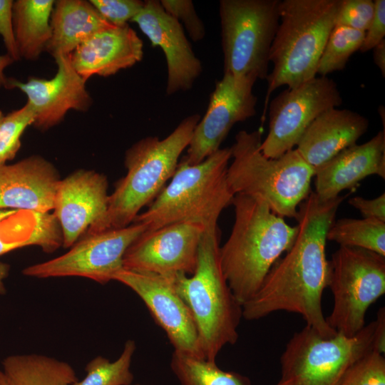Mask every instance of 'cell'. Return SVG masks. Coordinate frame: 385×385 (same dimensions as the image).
<instances>
[{"label": "cell", "instance_id": "6da1fadb", "mask_svg": "<svg viewBox=\"0 0 385 385\" xmlns=\"http://www.w3.org/2000/svg\"><path fill=\"white\" fill-rule=\"evenodd\" d=\"M346 196L322 201L311 191L300 203L295 217L297 236L285 256L270 269L257 293L242 306L244 319L258 320L286 311L302 316L307 326L324 337L337 334L327 322L322 299L329 282L327 234Z\"/></svg>", "mask_w": 385, "mask_h": 385}, {"label": "cell", "instance_id": "7a4b0ae2", "mask_svg": "<svg viewBox=\"0 0 385 385\" xmlns=\"http://www.w3.org/2000/svg\"><path fill=\"white\" fill-rule=\"evenodd\" d=\"M231 203L235 222L229 238L220 247V262L228 286L242 306L292 247L299 228L272 212L261 199L237 194Z\"/></svg>", "mask_w": 385, "mask_h": 385}, {"label": "cell", "instance_id": "3957f363", "mask_svg": "<svg viewBox=\"0 0 385 385\" xmlns=\"http://www.w3.org/2000/svg\"><path fill=\"white\" fill-rule=\"evenodd\" d=\"M200 115L185 117L166 138H144L129 148L125 154V177L109 195L103 216L85 234L125 227L132 224L147 205H150L173 177L178 159L191 140ZM84 234V235H85Z\"/></svg>", "mask_w": 385, "mask_h": 385}, {"label": "cell", "instance_id": "277c9868", "mask_svg": "<svg viewBox=\"0 0 385 385\" xmlns=\"http://www.w3.org/2000/svg\"><path fill=\"white\" fill-rule=\"evenodd\" d=\"M172 280L192 314L204 357L215 361L225 346L237 342L242 317V306L221 269L217 227L205 230L192 276L178 273L172 276Z\"/></svg>", "mask_w": 385, "mask_h": 385}, {"label": "cell", "instance_id": "5b68a950", "mask_svg": "<svg viewBox=\"0 0 385 385\" xmlns=\"http://www.w3.org/2000/svg\"><path fill=\"white\" fill-rule=\"evenodd\" d=\"M260 130H240L230 148L232 162L227 180L235 195L259 198L281 217L295 218L300 203L311 192L315 170L294 148L277 158L265 157L261 150Z\"/></svg>", "mask_w": 385, "mask_h": 385}, {"label": "cell", "instance_id": "8992f818", "mask_svg": "<svg viewBox=\"0 0 385 385\" xmlns=\"http://www.w3.org/2000/svg\"><path fill=\"white\" fill-rule=\"evenodd\" d=\"M342 0H280L279 25L269 60L265 110L271 93L317 76L319 58L335 26Z\"/></svg>", "mask_w": 385, "mask_h": 385}, {"label": "cell", "instance_id": "52a82bcc", "mask_svg": "<svg viewBox=\"0 0 385 385\" xmlns=\"http://www.w3.org/2000/svg\"><path fill=\"white\" fill-rule=\"evenodd\" d=\"M230 158V148H225L197 164L183 159L170 183L133 222L145 225L146 231L183 222L217 227L220 215L234 197L227 180Z\"/></svg>", "mask_w": 385, "mask_h": 385}, {"label": "cell", "instance_id": "ba28073f", "mask_svg": "<svg viewBox=\"0 0 385 385\" xmlns=\"http://www.w3.org/2000/svg\"><path fill=\"white\" fill-rule=\"evenodd\" d=\"M280 0H221L219 15L224 73L266 80L279 25Z\"/></svg>", "mask_w": 385, "mask_h": 385}, {"label": "cell", "instance_id": "9c48e42d", "mask_svg": "<svg viewBox=\"0 0 385 385\" xmlns=\"http://www.w3.org/2000/svg\"><path fill=\"white\" fill-rule=\"evenodd\" d=\"M375 321L356 334L324 337L305 326L286 344L280 357V379L292 385H341L351 365L372 350Z\"/></svg>", "mask_w": 385, "mask_h": 385}, {"label": "cell", "instance_id": "30bf717a", "mask_svg": "<svg viewBox=\"0 0 385 385\" xmlns=\"http://www.w3.org/2000/svg\"><path fill=\"white\" fill-rule=\"evenodd\" d=\"M328 287L334 304L327 324L343 335L356 334L366 325L369 307L385 294V256L339 246L329 261Z\"/></svg>", "mask_w": 385, "mask_h": 385}, {"label": "cell", "instance_id": "8fae6325", "mask_svg": "<svg viewBox=\"0 0 385 385\" xmlns=\"http://www.w3.org/2000/svg\"><path fill=\"white\" fill-rule=\"evenodd\" d=\"M343 103L337 83L316 76L278 94L269 106V130L260 150L277 158L294 149L310 123L321 113Z\"/></svg>", "mask_w": 385, "mask_h": 385}, {"label": "cell", "instance_id": "7c38bea8", "mask_svg": "<svg viewBox=\"0 0 385 385\" xmlns=\"http://www.w3.org/2000/svg\"><path fill=\"white\" fill-rule=\"evenodd\" d=\"M145 230V225L133 222L123 228L83 235L63 255L30 265L22 273L39 279L81 277L106 284L123 268L127 249Z\"/></svg>", "mask_w": 385, "mask_h": 385}, {"label": "cell", "instance_id": "4fadbf2b", "mask_svg": "<svg viewBox=\"0 0 385 385\" xmlns=\"http://www.w3.org/2000/svg\"><path fill=\"white\" fill-rule=\"evenodd\" d=\"M257 80L224 73L216 82L205 115L192 133L183 160L197 164L218 150L232 126L256 113L257 98L253 93Z\"/></svg>", "mask_w": 385, "mask_h": 385}, {"label": "cell", "instance_id": "5bb4252c", "mask_svg": "<svg viewBox=\"0 0 385 385\" xmlns=\"http://www.w3.org/2000/svg\"><path fill=\"white\" fill-rule=\"evenodd\" d=\"M205 230L200 223L183 222L145 230L127 249L123 268L163 276L192 274Z\"/></svg>", "mask_w": 385, "mask_h": 385}, {"label": "cell", "instance_id": "9a60e30c", "mask_svg": "<svg viewBox=\"0 0 385 385\" xmlns=\"http://www.w3.org/2000/svg\"><path fill=\"white\" fill-rule=\"evenodd\" d=\"M172 276L122 268L113 280L127 286L143 300L174 350L204 357L193 317L175 291Z\"/></svg>", "mask_w": 385, "mask_h": 385}, {"label": "cell", "instance_id": "2e32d148", "mask_svg": "<svg viewBox=\"0 0 385 385\" xmlns=\"http://www.w3.org/2000/svg\"><path fill=\"white\" fill-rule=\"evenodd\" d=\"M57 71L49 79L30 76L26 82L8 78L6 89L17 88L27 96L35 113L34 125L41 130L60 123L70 110L87 111L92 98L86 81L76 72L69 56L53 57Z\"/></svg>", "mask_w": 385, "mask_h": 385}, {"label": "cell", "instance_id": "e0dca14e", "mask_svg": "<svg viewBox=\"0 0 385 385\" xmlns=\"http://www.w3.org/2000/svg\"><path fill=\"white\" fill-rule=\"evenodd\" d=\"M105 175L80 169L60 180L53 215L63 235V246L71 247L105 214L109 195Z\"/></svg>", "mask_w": 385, "mask_h": 385}, {"label": "cell", "instance_id": "ac0fdd59", "mask_svg": "<svg viewBox=\"0 0 385 385\" xmlns=\"http://www.w3.org/2000/svg\"><path fill=\"white\" fill-rule=\"evenodd\" d=\"M153 46L165 54L168 68L166 93L192 87L202 73V64L185 36L182 24L165 11L160 1L148 0L132 19Z\"/></svg>", "mask_w": 385, "mask_h": 385}, {"label": "cell", "instance_id": "d6986e66", "mask_svg": "<svg viewBox=\"0 0 385 385\" xmlns=\"http://www.w3.org/2000/svg\"><path fill=\"white\" fill-rule=\"evenodd\" d=\"M61 179L54 165L40 155L0 165V209L49 212Z\"/></svg>", "mask_w": 385, "mask_h": 385}, {"label": "cell", "instance_id": "ffe728a7", "mask_svg": "<svg viewBox=\"0 0 385 385\" xmlns=\"http://www.w3.org/2000/svg\"><path fill=\"white\" fill-rule=\"evenodd\" d=\"M384 128L367 142L342 150L315 169L314 193L319 200L334 199L369 175L385 178Z\"/></svg>", "mask_w": 385, "mask_h": 385}, {"label": "cell", "instance_id": "44dd1931", "mask_svg": "<svg viewBox=\"0 0 385 385\" xmlns=\"http://www.w3.org/2000/svg\"><path fill=\"white\" fill-rule=\"evenodd\" d=\"M68 56L86 81L94 75L108 77L134 66L143 58V43L128 24L111 26L91 36Z\"/></svg>", "mask_w": 385, "mask_h": 385}, {"label": "cell", "instance_id": "7402d4cb", "mask_svg": "<svg viewBox=\"0 0 385 385\" xmlns=\"http://www.w3.org/2000/svg\"><path fill=\"white\" fill-rule=\"evenodd\" d=\"M369 125L366 117L357 112L330 108L310 123L295 148L315 170L342 150L356 144Z\"/></svg>", "mask_w": 385, "mask_h": 385}, {"label": "cell", "instance_id": "603a6c76", "mask_svg": "<svg viewBox=\"0 0 385 385\" xmlns=\"http://www.w3.org/2000/svg\"><path fill=\"white\" fill-rule=\"evenodd\" d=\"M52 35L46 51L53 57L68 56L96 33L114 26L89 1H55L51 16Z\"/></svg>", "mask_w": 385, "mask_h": 385}, {"label": "cell", "instance_id": "cb8c5ba5", "mask_svg": "<svg viewBox=\"0 0 385 385\" xmlns=\"http://www.w3.org/2000/svg\"><path fill=\"white\" fill-rule=\"evenodd\" d=\"M29 245L53 252L63 245L60 225L53 214L0 209V256Z\"/></svg>", "mask_w": 385, "mask_h": 385}, {"label": "cell", "instance_id": "d4e9b609", "mask_svg": "<svg viewBox=\"0 0 385 385\" xmlns=\"http://www.w3.org/2000/svg\"><path fill=\"white\" fill-rule=\"evenodd\" d=\"M53 0H16L13 4V25L21 58L35 61L46 51L52 30Z\"/></svg>", "mask_w": 385, "mask_h": 385}, {"label": "cell", "instance_id": "484cf974", "mask_svg": "<svg viewBox=\"0 0 385 385\" xmlns=\"http://www.w3.org/2000/svg\"><path fill=\"white\" fill-rule=\"evenodd\" d=\"M2 369L8 385H73L78 379L70 364L41 354L9 356Z\"/></svg>", "mask_w": 385, "mask_h": 385}, {"label": "cell", "instance_id": "4316f807", "mask_svg": "<svg viewBox=\"0 0 385 385\" xmlns=\"http://www.w3.org/2000/svg\"><path fill=\"white\" fill-rule=\"evenodd\" d=\"M170 368L180 385H252L250 379L220 369L215 361L174 350Z\"/></svg>", "mask_w": 385, "mask_h": 385}, {"label": "cell", "instance_id": "83f0119b", "mask_svg": "<svg viewBox=\"0 0 385 385\" xmlns=\"http://www.w3.org/2000/svg\"><path fill=\"white\" fill-rule=\"evenodd\" d=\"M327 240L385 256V222L364 217L339 219L330 226Z\"/></svg>", "mask_w": 385, "mask_h": 385}, {"label": "cell", "instance_id": "f1b7e54d", "mask_svg": "<svg viewBox=\"0 0 385 385\" xmlns=\"http://www.w3.org/2000/svg\"><path fill=\"white\" fill-rule=\"evenodd\" d=\"M135 349V342L128 339L115 361L102 356L94 357L86 366V376L73 385H130L133 380L130 367Z\"/></svg>", "mask_w": 385, "mask_h": 385}, {"label": "cell", "instance_id": "f546056e", "mask_svg": "<svg viewBox=\"0 0 385 385\" xmlns=\"http://www.w3.org/2000/svg\"><path fill=\"white\" fill-rule=\"evenodd\" d=\"M365 33L335 25L319 60L317 75H327L343 70L350 57L360 50Z\"/></svg>", "mask_w": 385, "mask_h": 385}, {"label": "cell", "instance_id": "4dcf8cb0", "mask_svg": "<svg viewBox=\"0 0 385 385\" xmlns=\"http://www.w3.org/2000/svg\"><path fill=\"white\" fill-rule=\"evenodd\" d=\"M34 120V111L28 102L4 115L0 121V165L16 156L21 148L23 133Z\"/></svg>", "mask_w": 385, "mask_h": 385}, {"label": "cell", "instance_id": "1f68e13d", "mask_svg": "<svg viewBox=\"0 0 385 385\" xmlns=\"http://www.w3.org/2000/svg\"><path fill=\"white\" fill-rule=\"evenodd\" d=\"M341 385H385V358L371 350L348 369Z\"/></svg>", "mask_w": 385, "mask_h": 385}, {"label": "cell", "instance_id": "d6a6232c", "mask_svg": "<svg viewBox=\"0 0 385 385\" xmlns=\"http://www.w3.org/2000/svg\"><path fill=\"white\" fill-rule=\"evenodd\" d=\"M374 13L372 0H342L335 19V25L348 27L365 33Z\"/></svg>", "mask_w": 385, "mask_h": 385}, {"label": "cell", "instance_id": "836d02e7", "mask_svg": "<svg viewBox=\"0 0 385 385\" xmlns=\"http://www.w3.org/2000/svg\"><path fill=\"white\" fill-rule=\"evenodd\" d=\"M160 3L166 13L185 26L190 37L194 41L202 40L205 36L203 22L196 13L190 0H162Z\"/></svg>", "mask_w": 385, "mask_h": 385}, {"label": "cell", "instance_id": "e575fe53", "mask_svg": "<svg viewBox=\"0 0 385 385\" xmlns=\"http://www.w3.org/2000/svg\"><path fill=\"white\" fill-rule=\"evenodd\" d=\"M98 12L114 26H123L138 14L144 5L139 0H91Z\"/></svg>", "mask_w": 385, "mask_h": 385}, {"label": "cell", "instance_id": "d590c367", "mask_svg": "<svg viewBox=\"0 0 385 385\" xmlns=\"http://www.w3.org/2000/svg\"><path fill=\"white\" fill-rule=\"evenodd\" d=\"M372 20L365 31L364 41L359 51L366 52L385 40V1L375 0Z\"/></svg>", "mask_w": 385, "mask_h": 385}, {"label": "cell", "instance_id": "8d00e7d4", "mask_svg": "<svg viewBox=\"0 0 385 385\" xmlns=\"http://www.w3.org/2000/svg\"><path fill=\"white\" fill-rule=\"evenodd\" d=\"M13 4L12 0H0V36L9 54L12 59L19 61V56L13 25Z\"/></svg>", "mask_w": 385, "mask_h": 385}, {"label": "cell", "instance_id": "74e56055", "mask_svg": "<svg viewBox=\"0 0 385 385\" xmlns=\"http://www.w3.org/2000/svg\"><path fill=\"white\" fill-rule=\"evenodd\" d=\"M349 204L357 209L364 218H371L385 222V193L374 199L356 196L349 200Z\"/></svg>", "mask_w": 385, "mask_h": 385}, {"label": "cell", "instance_id": "f35d334b", "mask_svg": "<svg viewBox=\"0 0 385 385\" xmlns=\"http://www.w3.org/2000/svg\"><path fill=\"white\" fill-rule=\"evenodd\" d=\"M372 350L380 354L385 352V308L381 307L376 315Z\"/></svg>", "mask_w": 385, "mask_h": 385}, {"label": "cell", "instance_id": "ab89813d", "mask_svg": "<svg viewBox=\"0 0 385 385\" xmlns=\"http://www.w3.org/2000/svg\"><path fill=\"white\" fill-rule=\"evenodd\" d=\"M373 58L375 65L385 77V40L377 44L373 49Z\"/></svg>", "mask_w": 385, "mask_h": 385}, {"label": "cell", "instance_id": "60d3db41", "mask_svg": "<svg viewBox=\"0 0 385 385\" xmlns=\"http://www.w3.org/2000/svg\"><path fill=\"white\" fill-rule=\"evenodd\" d=\"M14 61L7 53L0 55V87H7L8 78L4 74V70L10 66Z\"/></svg>", "mask_w": 385, "mask_h": 385}, {"label": "cell", "instance_id": "b9f144b4", "mask_svg": "<svg viewBox=\"0 0 385 385\" xmlns=\"http://www.w3.org/2000/svg\"><path fill=\"white\" fill-rule=\"evenodd\" d=\"M9 271V265L0 262V294H4L6 292L4 280L8 277Z\"/></svg>", "mask_w": 385, "mask_h": 385}, {"label": "cell", "instance_id": "7bdbcfd3", "mask_svg": "<svg viewBox=\"0 0 385 385\" xmlns=\"http://www.w3.org/2000/svg\"><path fill=\"white\" fill-rule=\"evenodd\" d=\"M0 385H8L6 375L2 368L0 367Z\"/></svg>", "mask_w": 385, "mask_h": 385}, {"label": "cell", "instance_id": "ee69618b", "mask_svg": "<svg viewBox=\"0 0 385 385\" xmlns=\"http://www.w3.org/2000/svg\"><path fill=\"white\" fill-rule=\"evenodd\" d=\"M276 385H292L289 381L280 379Z\"/></svg>", "mask_w": 385, "mask_h": 385}, {"label": "cell", "instance_id": "f6af8a7d", "mask_svg": "<svg viewBox=\"0 0 385 385\" xmlns=\"http://www.w3.org/2000/svg\"><path fill=\"white\" fill-rule=\"evenodd\" d=\"M4 114H3V112L0 110V121L2 119V118L4 117Z\"/></svg>", "mask_w": 385, "mask_h": 385}, {"label": "cell", "instance_id": "bcb514c9", "mask_svg": "<svg viewBox=\"0 0 385 385\" xmlns=\"http://www.w3.org/2000/svg\"><path fill=\"white\" fill-rule=\"evenodd\" d=\"M131 385V384H130ZM133 385H142V384H133Z\"/></svg>", "mask_w": 385, "mask_h": 385}]
</instances>
